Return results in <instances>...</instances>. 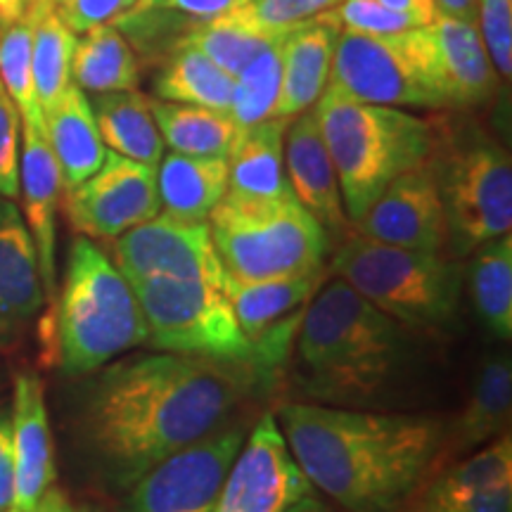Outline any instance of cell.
I'll return each instance as SVG.
<instances>
[{
	"label": "cell",
	"instance_id": "obj_1",
	"mask_svg": "<svg viewBox=\"0 0 512 512\" xmlns=\"http://www.w3.org/2000/svg\"><path fill=\"white\" fill-rule=\"evenodd\" d=\"M271 380L254 361L169 351L114 358L95 370L83 399V437L112 482L131 489L157 463L223 430Z\"/></svg>",
	"mask_w": 512,
	"mask_h": 512
},
{
	"label": "cell",
	"instance_id": "obj_2",
	"mask_svg": "<svg viewBox=\"0 0 512 512\" xmlns=\"http://www.w3.org/2000/svg\"><path fill=\"white\" fill-rule=\"evenodd\" d=\"M313 489L342 512H399L437 453L444 420L323 403H283L275 413Z\"/></svg>",
	"mask_w": 512,
	"mask_h": 512
},
{
	"label": "cell",
	"instance_id": "obj_3",
	"mask_svg": "<svg viewBox=\"0 0 512 512\" xmlns=\"http://www.w3.org/2000/svg\"><path fill=\"white\" fill-rule=\"evenodd\" d=\"M294 347L306 392L342 406L375 399L399 380L411 358V330L335 278L306 304Z\"/></svg>",
	"mask_w": 512,
	"mask_h": 512
},
{
	"label": "cell",
	"instance_id": "obj_4",
	"mask_svg": "<svg viewBox=\"0 0 512 512\" xmlns=\"http://www.w3.org/2000/svg\"><path fill=\"white\" fill-rule=\"evenodd\" d=\"M313 114L351 223L363 219L394 178L425 164L432 155V117L358 102L330 83L313 105Z\"/></svg>",
	"mask_w": 512,
	"mask_h": 512
},
{
	"label": "cell",
	"instance_id": "obj_5",
	"mask_svg": "<svg viewBox=\"0 0 512 512\" xmlns=\"http://www.w3.org/2000/svg\"><path fill=\"white\" fill-rule=\"evenodd\" d=\"M434 145L427 159L446 214L448 249L465 259L512 228V159L498 138L465 112L432 117Z\"/></svg>",
	"mask_w": 512,
	"mask_h": 512
},
{
	"label": "cell",
	"instance_id": "obj_6",
	"mask_svg": "<svg viewBox=\"0 0 512 512\" xmlns=\"http://www.w3.org/2000/svg\"><path fill=\"white\" fill-rule=\"evenodd\" d=\"M57 361L72 377L93 375L147 342L136 292L91 238L72 242L57 299Z\"/></svg>",
	"mask_w": 512,
	"mask_h": 512
},
{
	"label": "cell",
	"instance_id": "obj_7",
	"mask_svg": "<svg viewBox=\"0 0 512 512\" xmlns=\"http://www.w3.org/2000/svg\"><path fill=\"white\" fill-rule=\"evenodd\" d=\"M330 271L411 332H444L458 318L465 273L444 252L382 245L354 230L335 247Z\"/></svg>",
	"mask_w": 512,
	"mask_h": 512
},
{
	"label": "cell",
	"instance_id": "obj_8",
	"mask_svg": "<svg viewBox=\"0 0 512 512\" xmlns=\"http://www.w3.org/2000/svg\"><path fill=\"white\" fill-rule=\"evenodd\" d=\"M211 238L228 278L266 280L325 271L332 242L297 197L223 195L209 214Z\"/></svg>",
	"mask_w": 512,
	"mask_h": 512
},
{
	"label": "cell",
	"instance_id": "obj_9",
	"mask_svg": "<svg viewBox=\"0 0 512 512\" xmlns=\"http://www.w3.org/2000/svg\"><path fill=\"white\" fill-rule=\"evenodd\" d=\"M328 83L370 105L448 110L430 24L387 36L342 29Z\"/></svg>",
	"mask_w": 512,
	"mask_h": 512
},
{
	"label": "cell",
	"instance_id": "obj_10",
	"mask_svg": "<svg viewBox=\"0 0 512 512\" xmlns=\"http://www.w3.org/2000/svg\"><path fill=\"white\" fill-rule=\"evenodd\" d=\"M131 287L147 323L145 344L155 351L228 363L254 361L252 342L223 287L178 278H145Z\"/></svg>",
	"mask_w": 512,
	"mask_h": 512
},
{
	"label": "cell",
	"instance_id": "obj_11",
	"mask_svg": "<svg viewBox=\"0 0 512 512\" xmlns=\"http://www.w3.org/2000/svg\"><path fill=\"white\" fill-rule=\"evenodd\" d=\"M245 437L230 425L181 448L128 489L124 512H211Z\"/></svg>",
	"mask_w": 512,
	"mask_h": 512
},
{
	"label": "cell",
	"instance_id": "obj_12",
	"mask_svg": "<svg viewBox=\"0 0 512 512\" xmlns=\"http://www.w3.org/2000/svg\"><path fill=\"white\" fill-rule=\"evenodd\" d=\"M114 266L128 283L145 278L202 280L223 287V271L209 221L157 214L112 240Z\"/></svg>",
	"mask_w": 512,
	"mask_h": 512
},
{
	"label": "cell",
	"instance_id": "obj_13",
	"mask_svg": "<svg viewBox=\"0 0 512 512\" xmlns=\"http://www.w3.org/2000/svg\"><path fill=\"white\" fill-rule=\"evenodd\" d=\"M157 166L133 162L107 150L93 176L67 190L64 211L76 233L114 240L159 214Z\"/></svg>",
	"mask_w": 512,
	"mask_h": 512
},
{
	"label": "cell",
	"instance_id": "obj_14",
	"mask_svg": "<svg viewBox=\"0 0 512 512\" xmlns=\"http://www.w3.org/2000/svg\"><path fill=\"white\" fill-rule=\"evenodd\" d=\"M311 491L275 415L264 413L242 441L211 512H285Z\"/></svg>",
	"mask_w": 512,
	"mask_h": 512
},
{
	"label": "cell",
	"instance_id": "obj_15",
	"mask_svg": "<svg viewBox=\"0 0 512 512\" xmlns=\"http://www.w3.org/2000/svg\"><path fill=\"white\" fill-rule=\"evenodd\" d=\"M356 233L382 245L444 252L448 245L446 214L430 164H420L394 178L370 204Z\"/></svg>",
	"mask_w": 512,
	"mask_h": 512
},
{
	"label": "cell",
	"instance_id": "obj_16",
	"mask_svg": "<svg viewBox=\"0 0 512 512\" xmlns=\"http://www.w3.org/2000/svg\"><path fill=\"white\" fill-rule=\"evenodd\" d=\"M285 171L297 202L318 221L332 247L347 240L354 230L344 211L335 166L320 136L318 119L309 110L292 117L285 131Z\"/></svg>",
	"mask_w": 512,
	"mask_h": 512
},
{
	"label": "cell",
	"instance_id": "obj_17",
	"mask_svg": "<svg viewBox=\"0 0 512 512\" xmlns=\"http://www.w3.org/2000/svg\"><path fill=\"white\" fill-rule=\"evenodd\" d=\"M24 145L19 152V192L24 200V223L34 240L43 294L57 299V209L62 200V174L46 138V124H22Z\"/></svg>",
	"mask_w": 512,
	"mask_h": 512
},
{
	"label": "cell",
	"instance_id": "obj_18",
	"mask_svg": "<svg viewBox=\"0 0 512 512\" xmlns=\"http://www.w3.org/2000/svg\"><path fill=\"white\" fill-rule=\"evenodd\" d=\"M512 413V366L508 354L486 358L479 368L477 382L467 403L451 422H444V432L434 453L427 477L458 463L479 448L510 432ZM425 477V479H427Z\"/></svg>",
	"mask_w": 512,
	"mask_h": 512
},
{
	"label": "cell",
	"instance_id": "obj_19",
	"mask_svg": "<svg viewBox=\"0 0 512 512\" xmlns=\"http://www.w3.org/2000/svg\"><path fill=\"white\" fill-rule=\"evenodd\" d=\"M10 422L15 456V498L10 512H27L57 479L46 392L41 377L31 370L15 375Z\"/></svg>",
	"mask_w": 512,
	"mask_h": 512
},
{
	"label": "cell",
	"instance_id": "obj_20",
	"mask_svg": "<svg viewBox=\"0 0 512 512\" xmlns=\"http://www.w3.org/2000/svg\"><path fill=\"white\" fill-rule=\"evenodd\" d=\"M430 29L448 110L470 112L489 105L501 86V74L491 62L477 24L437 15Z\"/></svg>",
	"mask_w": 512,
	"mask_h": 512
},
{
	"label": "cell",
	"instance_id": "obj_21",
	"mask_svg": "<svg viewBox=\"0 0 512 512\" xmlns=\"http://www.w3.org/2000/svg\"><path fill=\"white\" fill-rule=\"evenodd\" d=\"M342 31L337 12L294 24L283 36V83L275 117L292 119L311 110L330 81L332 55Z\"/></svg>",
	"mask_w": 512,
	"mask_h": 512
},
{
	"label": "cell",
	"instance_id": "obj_22",
	"mask_svg": "<svg viewBox=\"0 0 512 512\" xmlns=\"http://www.w3.org/2000/svg\"><path fill=\"white\" fill-rule=\"evenodd\" d=\"M43 304L34 240L12 200L0 197V332L27 325Z\"/></svg>",
	"mask_w": 512,
	"mask_h": 512
},
{
	"label": "cell",
	"instance_id": "obj_23",
	"mask_svg": "<svg viewBox=\"0 0 512 512\" xmlns=\"http://www.w3.org/2000/svg\"><path fill=\"white\" fill-rule=\"evenodd\" d=\"M323 283V271L266 280H235L226 275L223 292L233 306L242 332L254 347L259 339L302 318L306 304Z\"/></svg>",
	"mask_w": 512,
	"mask_h": 512
},
{
	"label": "cell",
	"instance_id": "obj_24",
	"mask_svg": "<svg viewBox=\"0 0 512 512\" xmlns=\"http://www.w3.org/2000/svg\"><path fill=\"white\" fill-rule=\"evenodd\" d=\"M46 138L62 174L64 192L76 188L100 169L105 162L98 124H95L91 100L72 81L50 110L43 112Z\"/></svg>",
	"mask_w": 512,
	"mask_h": 512
},
{
	"label": "cell",
	"instance_id": "obj_25",
	"mask_svg": "<svg viewBox=\"0 0 512 512\" xmlns=\"http://www.w3.org/2000/svg\"><path fill=\"white\" fill-rule=\"evenodd\" d=\"M290 121L273 117L245 128L228 157V195L245 200L294 195L285 171V131Z\"/></svg>",
	"mask_w": 512,
	"mask_h": 512
},
{
	"label": "cell",
	"instance_id": "obj_26",
	"mask_svg": "<svg viewBox=\"0 0 512 512\" xmlns=\"http://www.w3.org/2000/svg\"><path fill=\"white\" fill-rule=\"evenodd\" d=\"M157 190L164 214L207 221L228 190V159L169 152L157 164Z\"/></svg>",
	"mask_w": 512,
	"mask_h": 512
},
{
	"label": "cell",
	"instance_id": "obj_27",
	"mask_svg": "<svg viewBox=\"0 0 512 512\" xmlns=\"http://www.w3.org/2000/svg\"><path fill=\"white\" fill-rule=\"evenodd\" d=\"M91 110L102 143L121 157L157 166L164 157V140L150 110V98L136 91L95 93Z\"/></svg>",
	"mask_w": 512,
	"mask_h": 512
},
{
	"label": "cell",
	"instance_id": "obj_28",
	"mask_svg": "<svg viewBox=\"0 0 512 512\" xmlns=\"http://www.w3.org/2000/svg\"><path fill=\"white\" fill-rule=\"evenodd\" d=\"M150 110L164 145L181 155L228 159L245 133V128L235 124L228 112L209 110V107L150 100Z\"/></svg>",
	"mask_w": 512,
	"mask_h": 512
},
{
	"label": "cell",
	"instance_id": "obj_29",
	"mask_svg": "<svg viewBox=\"0 0 512 512\" xmlns=\"http://www.w3.org/2000/svg\"><path fill=\"white\" fill-rule=\"evenodd\" d=\"M157 67L152 79L155 100L200 105L219 112L230 110L233 76L223 72L219 64L211 62L197 48L178 46Z\"/></svg>",
	"mask_w": 512,
	"mask_h": 512
},
{
	"label": "cell",
	"instance_id": "obj_30",
	"mask_svg": "<svg viewBox=\"0 0 512 512\" xmlns=\"http://www.w3.org/2000/svg\"><path fill=\"white\" fill-rule=\"evenodd\" d=\"M467 290L477 316L501 342L512 337V235L484 242L470 254Z\"/></svg>",
	"mask_w": 512,
	"mask_h": 512
},
{
	"label": "cell",
	"instance_id": "obj_31",
	"mask_svg": "<svg viewBox=\"0 0 512 512\" xmlns=\"http://www.w3.org/2000/svg\"><path fill=\"white\" fill-rule=\"evenodd\" d=\"M72 81L83 93L136 91L140 60L128 41L112 24L95 27L76 41L72 57Z\"/></svg>",
	"mask_w": 512,
	"mask_h": 512
},
{
	"label": "cell",
	"instance_id": "obj_32",
	"mask_svg": "<svg viewBox=\"0 0 512 512\" xmlns=\"http://www.w3.org/2000/svg\"><path fill=\"white\" fill-rule=\"evenodd\" d=\"M27 10L34 15L31 72L36 100L41 112H46L72 83V57L79 38L62 22L53 5L27 3Z\"/></svg>",
	"mask_w": 512,
	"mask_h": 512
},
{
	"label": "cell",
	"instance_id": "obj_33",
	"mask_svg": "<svg viewBox=\"0 0 512 512\" xmlns=\"http://www.w3.org/2000/svg\"><path fill=\"white\" fill-rule=\"evenodd\" d=\"M285 31L259 27V24L242 17L240 12H230V15L195 24V29L185 36L183 46L197 48L235 79L252 57L259 55L266 46H271L275 38L283 36Z\"/></svg>",
	"mask_w": 512,
	"mask_h": 512
},
{
	"label": "cell",
	"instance_id": "obj_34",
	"mask_svg": "<svg viewBox=\"0 0 512 512\" xmlns=\"http://www.w3.org/2000/svg\"><path fill=\"white\" fill-rule=\"evenodd\" d=\"M283 36L252 57L233 79L228 114L240 128H252L275 117L283 83Z\"/></svg>",
	"mask_w": 512,
	"mask_h": 512
},
{
	"label": "cell",
	"instance_id": "obj_35",
	"mask_svg": "<svg viewBox=\"0 0 512 512\" xmlns=\"http://www.w3.org/2000/svg\"><path fill=\"white\" fill-rule=\"evenodd\" d=\"M183 12L166 8V5H136L114 19L112 27L126 38L138 60L147 64H159L166 55L183 46L185 36L200 24Z\"/></svg>",
	"mask_w": 512,
	"mask_h": 512
},
{
	"label": "cell",
	"instance_id": "obj_36",
	"mask_svg": "<svg viewBox=\"0 0 512 512\" xmlns=\"http://www.w3.org/2000/svg\"><path fill=\"white\" fill-rule=\"evenodd\" d=\"M31 43H34V15L24 10L15 22L0 29V83L15 102L22 124H43L41 105L36 100L34 72H31Z\"/></svg>",
	"mask_w": 512,
	"mask_h": 512
},
{
	"label": "cell",
	"instance_id": "obj_37",
	"mask_svg": "<svg viewBox=\"0 0 512 512\" xmlns=\"http://www.w3.org/2000/svg\"><path fill=\"white\" fill-rule=\"evenodd\" d=\"M477 29L501 79L512 74V0H477Z\"/></svg>",
	"mask_w": 512,
	"mask_h": 512
},
{
	"label": "cell",
	"instance_id": "obj_38",
	"mask_svg": "<svg viewBox=\"0 0 512 512\" xmlns=\"http://www.w3.org/2000/svg\"><path fill=\"white\" fill-rule=\"evenodd\" d=\"M335 12L342 29L356 31V34L387 36L422 27L418 19H413L411 15L384 8L380 0H342Z\"/></svg>",
	"mask_w": 512,
	"mask_h": 512
},
{
	"label": "cell",
	"instance_id": "obj_39",
	"mask_svg": "<svg viewBox=\"0 0 512 512\" xmlns=\"http://www.w3.org/2000/svg\"><path fill=\"white\" fill-rule=\"evenodd\" d=\"M339 3L342 0H252L245 8L235 12H240L242 17L259 24V27L285 31L294 27V24L335 10Z\"/></svg>",
	"mask_w": 512,
	"mask_h": 512
},
{
	"label": "cell",
	"instance_id": "obj_40",
	"mask_svg": "<svg viewBox=\"0 0 512 512\" xmlns=\"http://www.w3.org/2000/svg\"><path fill=\"white\" fill-rule=\"evenodd\" d=\"M19 117L15 102L0 83V197H19Z\"/></svg>",
	"mask_w": 512,
	"mask_h": 512
},
{
	"label": "cell",
	"instance_id": "obj_41",
	"mask_svg": "<svg viewBox=\"0 0 512 512\" xmlns=\"http://www.w3.org/2000/svg\"><path fill=\"white\" fill-rule=\"evenodd\" d=\"M136 5L138 0H64L55 10L74 34H86L95 27L112 24Z\"/></svg>",
	"mask_w": 512,
	"mask_h": 512
},
{
	"label": "cell",
	"instance_id": "obj_42",
	"mask_svg": "<svg viewBox=\"0 0 512 512\" xmlns=\"http://www.w3.org/2000/svg\"><path fill=\"white\" fill-rule=\"evenodd\" d=\"M413 512H512V484H498L444 503L415 501Z\"/></svg>",
	"mask_w": 512,
	"mask_h": 512
},
{
	"label": "cell",
	"instance_id": "obj_43",
	"mask_svg": "<svg viewBox=\"0 0 512 512\" xmlns=\"http://www.w3.org/2000/svg\"><path fill=\"white\" fill-rule=\"evenodd\" d=\"M15 498V456H12V422L0 413V512H10Z\"/></svg>",
	"mask_w": 512,
	"mask_h": 512
},
{
	"label": "cell",
	"instance_id": "obj_44",
	"mask_svg": "<svg viewBox=\"0 0 512 512\" xmlns=\"http://www.w3.org/2000/svg\"><path fill=\"white\" fill-rule=\"evenodd\" d=\"M249 3H252V0H164L162 5L207 22V19L230 15V12L245 8Z\"/></svg>",
	"mask_w": 512,
	"mask_h": 512
},
{
	"label": "cell",
	"instance_id": "obj_45",
	"mask_svg": "<svg viewBox=\"0 0 512 512\" xmlns=\"http://www.w3.org/2000/svg\"><path fill=\"white\" fill-rule=\"evenodd\" d=\"M384 8L394 10V12H403V15H411L413 19L425 27V24H432L437 19V8H434L432 0H380Z\"/></svg>",
	"mask_w": 512,
	"mask_h": 512
},
{
	"label": "cell",
	"instance_id": "obj_46",
	"mask_svg": "<svg viewBox=\"0 0 512 512\" xmlns=\"http://www.w3.org/2000/svg\"><path fill=\"white\" fill-rule=\"evenodd\" d=\"M439 15L477 24V0H432Z\"/></svg>",
	"mask_w": 512,
	"mask_h": 512
},
{
	"label": "cell",
	"instance_id": "obj_47",
	"mask_svg": "<svg viewBox=\"0 0 512 512\" xmlns=\"http://www.w3.org/2000/svg\"><path fill=\"white\" fill-rule=\"evenodd\" d=\"M69 510H72V503L67 501V496H64L57 486H50L46 494H43L41 501L27 512H69Z\"/></svg>",
	"mask_w": 512,
	"mask_h": 512
},
{
	"label": "cell",
	"instance_id": "obj_48",
	"mask_svg": "<svg viewBox=\"0 0 512 512\" xmlns=\"http://www.w3.org/2000/svg\"><path fill=\"white\" fill-rule=\"evenodd\" d=\"M285 512H337V510H332L330 505L323 501V498L313 496V491H311V494L299 498V501L294 503L292 508H287Z\"/></svg>",
	"mask_w": 512,
	"mask_h": 512
},
{
	"label": "cell",
	"instance_id": "obj_49",
	"mask_svg": "<svg viewBox=\"0 0 512 512\" xmlns=\"http://www.w3.org/2000/svg\"><path fill=\"white\" fill-rule=\"evenodd\" d=\"M27 0H0V22L10 24L24 15Z\"/></svg>",
	"mask_w": 512,
	"mask_h": 512
},
{
	"label": "cell",
	"instance_id": "obj_50",
	"mask_svg": "<svg viewBox=\"0 0 512 512\" xmlns=\"http://www.w3.org/2000/svg\"><path fill=\"white\" fill-rule=\"evenodd\" d=\"M69 512H102V510L95 508V505H86V503H83V505H76V508L72 505V510H69Z\"/></svg>",
	"mask_w": 512,
	"mask_h": 512
},
{
	"label": "cell",
	"instance_id": "obj_51",
	"mask_svg": "<svg viewBox=\"0 0 512 512\" xmlns=\"http://www.w3.org/2000/svg\"><path fill=\"white\" fill-rule=\"evenodd\" d=\"M27 3H43V5H53V8H57V5H62L64 0H27Z\"/></svg>",
	"mask_w": 512,
	"mask_h": 512
},
{
	"label": "cell",
	"instance_id": "obj_52",
	"mask_svg": "<svg viewBox=\"0 0 512 512\" xmlns=\"http://www.w3.org/2000/svg\"><path fill=\"white\" fill-rule=\"evenodd\" d=\"M140 5H162L164 0H138Z\"/></svg>",
	"mask_w": 512,
	"mask_h": 512
},
{
	"label": "cell",
	"instance_id": "obj_53",
	"mask_svg": "<svg viewBox=\"0 0 512 512\" xmlns=\"http://www.w3.org/2000/svg\"><path fill=\"white\" fill-rule=\"evenodd\" d=\"M0 29H3V22H0Z\"/></svg>",
	"mask_w": 512,
	"mask_h": 512
}]
</instances>
